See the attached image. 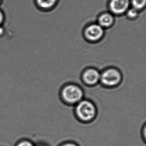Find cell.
<instances>
[{
    "mask_svg": "<svg viewBox=\"0 0 146 146\" xmlns=\"http://www.w3.org/2000/svg\"><path fill=\"white\" fill-rule=\"evenodd\" d=\"M73 113L78 122L84 124H88L95 120L98 110L93 101L84 98L74 106Z\"/></svg>",
    "mask_w": 146,
    "mask_h": 146,
    "instance_id": "obj_1",
    "label": "cell"
},
{
    "mask_svg": "<svg viewBox=\"0 0 146 146\" xmlns=\"http://www.w3.org/2000/svg\"><path fill=\"white\" fill-rule=\"evenodd\" d=\"M84 95L82 87L74 83L65 84L59 90V98L64 104L68 106L74 107L84 98Z\"/></svg>",
    "mask_w": 146,
    "mask_h": 146,
    "instance_id": "obj_2",
    "label": "cell"
},
{
    "mask_svg": "<svg viewBox=\"0 0 146 146\" xmlns=\"http://www.w3.org/2000/svg\"><path fill=\"white\" fill-rule=\"evenodd\" d=\"M123 81V75L119 70L111 68L100 73V83L106 89H112L118 87Z\"/></svg>",
    "mask_w": 146,
    "mask_h": 146,
    "instance_id": "obj_3",
    "label": "cell"
},
{
    "mask_svg": "<svg viewBox=\"0 0 146 146\" xmlns=\"http://www.w3.org/2000/svg\"><path fill=\"white\" fill-rule=\"evenodd\" d=\"M100 73L94 68L87 69L81 75V81L87 87H95L100 83Z\"/></svg>",
    "mask_w": 146,
    "mask_h": 146,
    "instance_id": "obj_4",
    "label": "cell"
},
{
    "mask_svg": "<svg viewBox=\"0 0 146 146\" xmlns=\"http://www.w3.org/2000/svg\"><path fill=\"white\" fill-rule=\"evenodd\" d=\"M103 34V28L99 24H92L85 29V37L91 41H97L102 37Z\"/></svg>",
    "mask_w": 146,
    "mask_h": 146,
    "instance_id": "obj_5",
    "label": "cell"
},
{
    "mask_svg": "<svg viewBox=\"0 0 146 146\" xmlns=\"http://www.w3.org/2000/svg\"><path fill=\"white\" fill-rule=\"evenodd\" d=\"M129 5V0H110L109 8L113 14L119 15L126 12Z\"/></svg>",
    "mask_w": 146,
    "mask_h": 146,
    "instance_id": "obj_6",
    "label": "cell"
},
{
    "mask_svg": "<svg viewBox=\"0 0 146 146\" xmlns=\"http://www.w3.org/2000/svg\"><path fill=\"white\" fill-rule=\"evenodd\" d=\"M99 25L103 28H108L112 25L114 23V18L110 13H104L98 19Z\"/></svg>",
    "mask_w": 146,
    "mask_h": 146,
    "instance_id": "obj_7",
    "label": "cell"
},
{
    "mask_svg": "<svg viewBox=\"0 0 146 146\" xmlns=\"http://www.w3.org/2000/svg\"><path fill=\"white\" fill-rule=\"evenodd\" d=\"M38 6L42 9H49L54 6L57 0H36Z\"/></svg>",
    "mask_w": 146,
    "mask_h": 146,
    "instance_id": "obj_8",
    "label": "cell"
},
{
    "mask_svg": "<svg viewBox=\"0 0 146 146\" xmlns=\"http://www.w3.org/2000/svg\"><path fill=\"white\" fill-rule=\"evenodd\" d=\"M133 7L137 10H142L146 4V0H131Z\"/></svg>",
    "mask_w": 146,
    "mask_h": 146,
    "instance_id": "obj_9",
    "label": "cell"
},
{
    "mask_svg": "<svg viewBox=\"0 0 146 146\" xmlns=\"http://www.w3.org/2000/svg\"><path fill=\"white\" fill-rule=\"evenodd\" d=\"M138 15V10L134 8H131L127 12V15L129 19H133L136 18Z\"/></svg>",
    "mask_w": 146,
    "mask_h": 146,
    "instance_id": "obj_10",
    "label": "cell"
},
{
    "mask_svg": "<svg viewBox=\"0 0 146 146\" xmlns=\"http://www.w3.org/2000/svg\"><path fill=\"white\" fill-rule=\"evenodd\" d=\"M58 146H80L77 144L72 141H67L61 143Z\"/></svg>",
    "mask_w": 146,
    "mask_h": 146,
    "instance_id": "obj_11",
    "label": "cell"
},
{
    "mask_svg": "<svg viewBox=\"0 0 146 146\" xmlns=\"http://www.w3.org/2000/svg\"><path fill=\"white\" fill-rule=\"evenodd\" d=\"M141 135L142 137V139L144 141L145 143L146 142V124L144 123L142 127L141 131Z\"/></svg>",
    "mask_w": 146,
    "mask_h": 146,
    "instance_id": "obj_12",
    "label": "cell"
},
{
    "mask_svg": "<svg viewBox=\"0 0 146 146\" xmlns=\"http://www.w3.org/2000/svg\"><path fill=\"white\" fill-rule=\"evenodd\" d=\"M17 146H35L33 143L28 141H23L19 143Z\"/></svg>",
    "mask_w": 146,
    "mask_h": 146,
    "instance_id": "obj_13",
    "label": "cell"
},
{
    "mask_svg": "<svg viewBox=\"0 0 146 146\" xmlns=\"http://www.w3.org/2000/svg\"><path fill=\"white\" fill-rule=\"evenodd\" d=\"M4 16L3 12L0 10V26L4 21Z\"/></svg>",
    "mask_w": 146,
    "mask_h": 146,
    "instance_id": "obj_14",
    "label": "cell"
},
{
    "mask_svg": "<svg viewBox=\"0 0 146 146\" xmlns=\"http://www.w3.org/2000/svg\"><path fill=\"white\" fill-rule=\"evenodd\" d=\"M4 32L3 29L2 27H1V26H0V35H2V34H3Z\"/></svg>",
    "mask_w": 146,
    "mask_h": 146,
    "instance_id": "obj_15",
    "label": "cell"
},
{
    "mask_svg": "<svg viewBox=\"0 0 146 146\" xmlns=\"http://www.w3.org/2000/svg\"><path fill=\"white\" fill-rule=\"evenodd\" d=\"M37 146H48L46 144H42L38 145Z\"/></svg>",
    "mask_w": 146,
    "mask_h": 146,
    "instance_id": "obj_16",
    "label": "cell"
},
{
    "mask_svg": "<svg viewBox=\"0 0 146 146\" xmlns=\"http://www.w3.org/2000/svg\"><path fill=\"white\" fill-rule=\"evenodd\" d=\"M1 0H0V3H1Z\"/></svg>",
    "mask_w": 146,
    "mask_h": 146,
    "instance_id": "obj_17",
    "label": "cell"
}]
</instances>
